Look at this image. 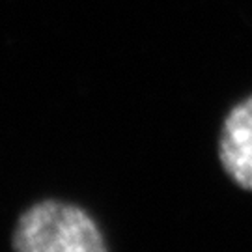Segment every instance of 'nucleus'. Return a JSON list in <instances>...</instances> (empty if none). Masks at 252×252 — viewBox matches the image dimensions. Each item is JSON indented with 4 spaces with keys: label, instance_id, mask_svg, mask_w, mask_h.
<instances>
[{
    "label": "nucleus",
    "instance_id": "1",
    "mask_svg": "<svg viewBox=\"0 0 252 252\" xmlns=\"http://www.w3.org/2000/svg\"><path fill=\"white\" fill-rule=\"evenodd\" d=\"M13 252H107V245L86 211L45 200L27 209L17 220Z\"/></svg>",
    "mask_w": 252,
    "mask_h": 252
},
{
    "label": "nucleus",
    "instance_id": "2",
    "mask_svg": "<svg viewBox=\"0 0 252 252\" xmlns=\"http://www.w3.org/2000/svg\"><path fill=\"white\" fill-rule=\"evenodd\" d=\"M219 157L226 174L247 190H252V97L235 105L226 116Z\"/></svg>",
    "mask_w": 252,
    "mask_h": 252
}]
</instances>
